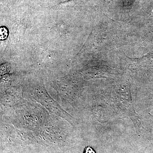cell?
I'll return each instance as SVG.
<instances>
[{"instance_id":"cell-1","label":"cell","mask_w":153,"mask_h":153,"mask_svg":"<svg viewBox=\"0 0 153 153\" xmlns=\"http://www.w3.org/2000/svg\"><path fill=\"white\" fill-rule=\"evenodd\" d=\"M115 98L119 106L122 109L124 110L125 112L126 113L131 119L134 125H135L136 128L138 130H140L141 128H142L143 126H141L139 119L133 107L131 94L129 95L128 93H125L123 94L119 93L115 95Z\"/></svg>"},{"instance_id":"cell-2","label":"cell","mask_w":153,"mask_h":153,"mask_svg":"<svg viewBox=\"0 0 153 153\" xmlns=\"http://www.w3.org/2000/svg\"><path fill=\"white\" fill-rule=\"evenodd\" d=\"M7 31L6 28L1 27V40H4L7 38Z\"/></svg>"},{"instance_id":"cell-3","label":"cell","mask_w":153,"mask_h":153,"mask_svg":"<svg viewBox=\"0 0 153 153\" xmlns=\"http://www.w3.org/2000/svg\"><path fill=\"white\" fill-rule=\"evenodd\" d=\"M84 153H96L95 151L90 147H88L85 149Z\"/></svg>"},{"instance_id":"cell-4","label":"cell","mask_w":153,"mask_h":153,"mask_svg":"<svg viewBox=\"0 0 153 153\" xmlns=\"http://www.w3.org/2000/svg\"></svg>"}]
</instances>
